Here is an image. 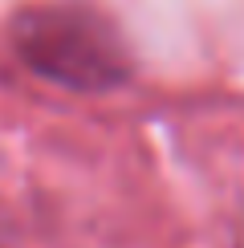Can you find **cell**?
Returning <instances> with one entry per match:
<instances>
[{
	"label": "cell",
	"mask_w": 244,
	"mask_h": 248,
	"mask_svg": "<svg viewBox=\"0 0 244 248\" xmlns=\"http://www.w3.org/2000/svg\"><path fill=\"white\" fill-rule=\"evenodd\" d=\"M16 49L37 74L81 90L110 86L126 74L114 29L86 8H33L16 25Z\"/></svg>",
	"instance_id": "6da1fadb"
}]
</instances>
